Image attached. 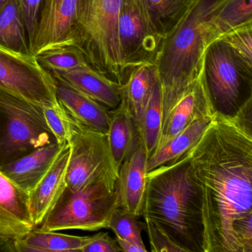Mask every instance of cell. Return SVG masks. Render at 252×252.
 Listing matches in <instances>:
<instances>
[{
  "instance_id": "1",
  "label": "cell",
  "mask_w": 252,
  "mask_h": 252,
  "mask_svg": "<svg viewBox=\"0 0 252 252\" xmlns=\"http://www.w3.org/2000/svg\"><path fill=\"white\" fill-rule=\"evenodd\" d=\"M187 156L201 201L203 252H243L234 225L252 215V98L233 114L215 112Z\"/></svg>"
},
{
  "instance_id": "2",
  "label": "cell",
  "mask_w": 252,
  "mask_h": 252,
  "mask_svg": "<svg viewBox=\"0 0 252 252\" xmlns=\"http://www.w3.org/2000/svg\"><path fill=\"white\" fill-rule=\"evenodd\" d=\"M141 217L157 222L184 252H203L201 201L187 153L147 172Z\"/></svg>"
},
{
  "instance_id": "3",
  "label": "cell",
  "mask_w": 252,
  "mask_h": 252,
  "mask_svg": "<svg viewBox=\"0 0 252 252\" xmlns=\"http://www.w3.org/2000/svg\"><path fill=\"white\" fill-rule=\"evenodd\" d=\"M227 0H195L172 33L162 41L156 60L162 118L200 75L209 29Z\"/></svg>"
},
{
  "instance_id": "4",
  "label": "cell",
  "mask_w": 252,
  "mask_h": 252,
  "mask_svg": "<svg viewBox=\"0 0 252 252\" xmlns=\"http://www.w3.org/2000/svg\"><path fill=\"white\" fill-rule=\"evenodd\" d=\"M123 0H79L71 45L79 48L94 70L117 85L129 73L121 54L119 19Z\"/></svg>"
},
{
  "instance_id": "5",
  "label": "cell",
  "mask_w": 252,
  "mask_h": 252,
  "mask_svg": "<svg viewBox=\"0 0 252 252\" xmlns=\"http://www.w3.org/2000/svg\"><path fill=\"white\" fill-rule=\"evenodd\" d=\"M120 208L117 185L101 181L83 189L66 186L39 228L44 231H98L107 228L113 212Z\"/></svg>"
},
{
  "instance_id": "6",
  "label": "cell",
  "mask_w": 252,
  "mask_h": 252,
  "mask_svg": "<svg viewBox=\"0 0 252 252\" xmlns=\"http://www.w3.org/2000/svg\"><path fill=\"white\" fill-rule=\"evenodd\" d=\"M202 76L216 111L233 114L252 98V65L221 39L203 55Z\"/></svg>"
},
{
  "instance_id": "7",
  "label": "cell",
  "mask_w": 252,
  "mask_h": 252,
  "mask_svg": "<svg viewBox=\"0 0 252 252\" xmlns=\"http://www.w3.org/2000/svg\"><path fill=\"white\" fill-rule=\"evenodd\" d=\"M55 143L44 107L0 89V169L39 147Z\"/></svg>"
},
{
  "instance_id": "8",
  "label": "cell",
  "mask_w": 252,
  "mask_h": 252,
  "mask_svg": "<svg viewBox=\"0 0 252 252\" xmlns=\"http://www.w3.org/2000/svg\"><path fill=\"white\" fill-rule=\"evenodd\" d=\"M64 112L70 147L66 186L76 191L101 181L116 187L119 172L113 161L107 134L85 126Z\"/></svg>"
},
{
  "instance_id": "9",
  "label": "cell",
  "mask_w": 252,
  "mask_h": 252,
  "mask_svg": "<svg viewBox=\"0 0 252 252\" xmlns=\"http://www.w3.org/2000/svg\"><path fill=\"white\" fill-rule=\"evenodd\" d=\"M0 89L44 108L60 107L52 76L33 55L0 47Z\"/></svg>"
},
{
  "instance_id": "10",
  "label": "cell",
  "mask_w": 252,
  "mask_h": 252,
  "mask_svg": "<svg viewBox=\"0 0 252 252\" xmlns=\"http://www.w3.org/2000/svg\"><path fill=\"white\" fill-rule=\"evenodd\" d=\"M122 60L128 73L142 65H156L163 39L155 32L141 0H123L119 19Z\"/></svg>"
},
{
  "instance_id": "11",
  "label": "cell",
  "mask_w": 252,
  "mask_h": 252,
  "mask_svg": "<svg viewBox=\"0 0 252 252\" xmlns=\"http://www.w3.org/2000/svg\"><path fill=\"white\" fill-rule=\"evenodd\" d=\"M79 0H45L37 30L30 43L32 55L56 47L71 45Z\"/></svg>"
},
{
  "instance_id": "12",
  "label": "cell",
  "mask_w": 252,
  "mask_h": 252,
  "mask_svg": "<svg viewBox=\"0 0 252 252\" xmlns=\"http://www.w3.org/2000/svg\"><path fill=\"white\" fill-rule=\"evenodd\" d=\"M215 112L216 110L200 71L194 83L177 99L162 118L161 132L156 151L184 130L191 122L201 118L212 117Z\"/></svg>"
},
{
  "instance_id": "13",
  "label": "cell",
  "mask_w": 252,
  "mask_h": 252,
  "mask_svg": "<svg viewBox=\"0 0 252 252\" xmlns=\"http://www.w3.org/2000/svg\"><path fill=\"white\" fill-rule=\"evenodd\" d=\"M35 227L29 193L0 171V236L19 240Z\"/></svg>"
},
{
  "instance_id": "14",
  "label": "cell",
  "mask_w": 252,
  "mask_h": 252,
  "mask_svg": "<svg viewBox=\"0 0 252 252\" xmlns=\"http://www.w3.org/2000/svg\"><path fill=\"white\" fill-rule=\"evenodd\" d=\"M147 157L141 144L122 163L117 189L120 208L136 218L141 217L147 185Z\"/></svg>"
},
{
  "instance_id": "15",
  "label": "cell",
  "mask_w": 252,
  "mask_h": 252,
  "mask_svg": "<svg viewBox=\"0 0 252 252\" xmlns=\"http://www.w3.org/2000/svg\"><path fill=\"white\" fill-rule=\"evenodd\" d=\"M70 147L67 144L37 185L29 192V206L35 226L39 227L66 187Z\"/></svg>"
},
{
  "instance_id": "16",
  "label": "cell",
  "mask_w": 252,
  "mask_h": 252,
  "mask_svg": "<svg viewBox=\"0 0 252 252\" xmlns=\"http://www.w3.org/2000/svg\"><path fill=\"white\" fill-rule=\"evenodd\" d=\"M53 79L59 104L70 116L91 129L108 133L110 121L108 108L65 82L55 77Z\"/></svg>"
},
{
  "instance_id": "17",
  "label": "cell",
  "mask_w": 252,
  "mask_h": 252,
  "mask_svg": "<svg viewBox=\"0 0 252 252\" xmlns=\"http://www.w3.org/2000/svg\"><path fill=\"white\" fill-rule=\"evenodd\" d=\"M67 144L55 143L39 147L8 163L0 171L22 189L30 192L45 176Z\"/></svg>"
},
{
  "instance_id": "18",
  "label": "cell",
  "mask_w": 252,
  "mask_h": 252,
  "mask_svg": "<svg viewBox=\"0 0 252 252\" xmlns=\"http://www.w3.org/2000/svg\"><path fill=\"white\" fill-rule=\"evenodd\" d=\"M77 91L89 96L109 110L120 104V85L115 83L91 66L78 67L64 73H50Z\"/></svg>"
},
{
  "instance_id": "19",
  "label": "cell",
  "mask_w": 252,
  "mask_h": 252,
  "mask_svg": "<svg viewBox=\"0 0 252 252\" xmlns=\"http://www.w3.org/2000/svg\"><path fill=\"white\" fill-rule=\"evenodd\" d=\"M109 113V144L115 166L119 172L123 162L139 146V134L136 119L125 98H122L119 105L110 110Z\"/></svg>"
},
{
  "instance_id": "20",
  "label": "cell",
  "mask_w": 252,
  "mask_h": 252,
  "mask_svg": "<svg viewBox=\"0 0 252 252\" xmlns=\"http://www.w3.org/2000/svg\"><path fill=\"white\" fill-rule=\"evenodd\" d=\"M91 239L92 236L59 234L35 227L23 238L14 240V246L16 252H81Z\"/></svg>"
},
{
  "instance_id": "21",
  "label": "cell",
  "mask_w": 252,
  "mask_h": 252,
  "mask_svg": "<svg viewBox=\"0 0 252 252\" xmlns=\"http://www.w3.org/2000/svg\"><path fill=\"white\" fill-rule=\"evenodd\" d=\"M0 47L17 54L32 55L19 0H8L0 8Z\"/></svg>"
},
{
  "instance_id": "22",
  "label": "cell",
  "mask_w": 252,
  "mask_h": 252,
  "mask_svg": "<svg viewBox=\"0 0 252 252\" xmlns=\"http://www.w3.org/2000/svg\"><path fill=\"white\" fill-rule=\"evenodd\" d=\"M212 117L201 118L194 121L161 148L155 152L147 159V172L179 158L187 153L200 139L210 124Z\"/></svg>"
},
{
  "instance_id": "23",
  "label": "cell",
  "mask_w": 252,
  "mask_h": 252,
  "mask_svg": "<svg viewBox=\"0 0 252 252\" xmlns=\"http://www.w3.org/2000/svg\"><path fill=\"white\" fill-rule=\"evenodd\" d=\"M195 0H141L155 32L164 39L174 32Z\"/></svg>"
},
{
  "instance_id": "24",
  "label": "cell",
  "mask_w": 252,
  "mask_h": 252,
  "mask_svg": "<svg viewBox=\"0 0 252 252\" xmlns=\"http://www.w3.org/2000/svg\"><path fill=\"white\" fill-rule=\"evenodd\" d=\"M157 82L156 65H142L132 69L126 82L120 86L121 96L126 100L136 120L141 116Z\"/></svg>"
},
{
  "instance_id": "25",
  "label": "cell",
  "mask_w": 252,
  "mask_h": 252,
  "mask_svg": "<svg viewBox=\"0 0 252 252\" xmlns=\"http://www.w3.org/2000/svg\"><path fill=\"white\" fill-rule=\"evenodd\" d=\"M136 122L140 144L145 150L148 159L156 151L161 132V96L158 80L155 85L148 101Z\"/></svg>"
},
{
  "instance_id": "26",
  "label": "cell",
  "mask_w": 252,
  "mask_h": 252,
  "mask_svg": "<svg viewBox=\"0 0 252 252\" xmlns=\"http://www.w3.org/2000/svg\"><path fill=\"white\" fill-rule=\"evenodd\" d=\"M249 23H252V0H227L209 29L208 45L231 31Z\"/></svg>"
},
{
  "instance_id": "27",
  "label": "cell",
  "mask_w": 252,
  "mask_h": 252,
  "mask_svg": "<svg viewBox=\"0 0 252 252\" xmlns=\"http://www.w3.org/2000/svg\"><path fill=\"white\" fill-rule=\"evenodd\" d=\"M35 57L49 73H64L89 65L82 51L73 45L49 48L39 53Z\"/></svg>"
},
{
  "instance_id": "28",
  "label": "cell",
  "mask_w": 252,
  "mask_h": 252,
  "mask_svg": "<svg viewBox=\"0 0 252 252\" xmlns=\"http://www.w3.org/2000/svg\"><path fill=\"white\" fill-rule=\"evenodd\" d=\"M138 218L128 213L121 208L114 211L110 217L107 228L111 229L116 237L134 242L140 246H145L141 237V228L137 220Z\"/></svg>"
},
{
  "instance_id": "29",
  "label": "cell",
  "mask_w": 252,
  "mask_h": 252,
  "mask_svg": "<svg viewBox=\"0 0 252 252\" xmlns=\"http://www.w3.org/2000/svg\"><path fill=\"white\" fill-rule=\"evenodd\" d=\"M219 39L225 41L240 57L252 65V23L234 29Z\"/></svg>"
},
{
  "instance_id": "30",
  "label": "cell",
  "mask_w": 252,
  "mask_h": 252,
  "mask_svg": "<svg viewBox=\"0 0 252 252\" xmlns=\"http://www.w3.org/2000/svg\"><path fill=\"white\" fill-rule=\"evenodd\" d=\"M144 220L143 228H146L148 234L152 252H184L157 222L149 218H144Z\"/></svg>"
},
{
  "instance_id": "31",
  "label": "cell",
  "mask_w": 252,
  "mask_h": 252,
  "mask_svg": "<svg viewBox=\"0 0 252 252\" xmlns=\"http://www.w3.org/2000/svg\"><path fill=\"white\" fill-rule=\"evenodd\" d=\"M44 116L51 130L60 144H67L68 125L65 112L61 105L53 108H44Z\"/></svg>"
},
{
  "instance_id": "32",
  "label": "cell",
  "mask_w": 252,
  "mask_h": 252,
  "mask_svg": "<svg viewBox=\"0 0 252 252\" xmlns=\"http://www.w3.org/2000/svg\"><path fill=\"white\" fill-rule=\"evenodd\" d=\"M29 37V43L34 37L39 26L45 0H19Z\"/></svg>"
},
{
  "instance_id": "33",
  "label": "cell",
  "mask_w": 252,
  "mask_h": 252,
  "mask_svg": "<svg viewBox=\"0 0 252 252\" xmlns=\"http://www.w3.org/2000/svg\"><path fill=\"white\" fill-rule=\"evenodd\" d=\"M82 252H121L116 240L112 238L108 233L100 232L92 236L91 241L82 248Z\"/></svg>"
},
{
  "instance_id": "34",
  "label": "cell",
  "mask_w": 252,
  "mask_h": 252,
  "mask_svg": "<svg viewBox=\"0 0 252 252\" xmlns=\"http://www.w3.org/2000/svg\"><path fill=\"white\" fill-rule=\"evenodd\" d=\"M116 241L119 244V247L122 249V252H146L147 249L145 246H140L137 243L132 241H129L125 239L119 238L116 237Z\"/></svg>"
},
{
  "instance_id": "35",
  "label": "cell",
  "mask_w": 252,
  "mask_h": 252,
  "mask_svg": "<svg viewBox=\"0 0 252 252\" xmlns=\"http://www.w3.org/2000/svg\"><path fill=\"white\" fill-rule=\"evenodd\" d=\"M0 252H16L14 239L0 236Z\"/></svg>"
},
{
  "instance_id": "36",
  "label": "cell",
  "mask_w": 252,
  "mask_h": 252,
  "mask_svg": "<svg viewBox=\"0 0 252 252\" xmlns=\"http://www.w3.org/2000/svg\"><path fill=\"white\" fill-rule=\"evenodd\" d=\"M7 1H8V0H0V8H1Z\"/></svg>"
}]
</instances>
